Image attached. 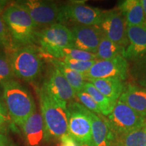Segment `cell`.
<instances>
[{
  "mask_svg": "<svg viewBox=\"0 0 146 146\" xmlns=\"http://www.w3.org/2000/svg\"><path fill=\"white\" fill-rule=\"evenodd\" d=\"M38 94L45 140L60 139L68 133V104L53 97L43 85L38 90Z\"/></svg>",
  "mask_w": 146,
  "mask_h": 146,
  "instance_id": "1",
  "label": "cell"
},
{
  "mask_svg": "<svg viewBox=\"0 0 146 146\" xmlns=\"http://www.w3.org/2000/svg\"><path fill=\"white\" fill-rule=\"evenodd\" d=\"M3 102L9 116L22 127L36 110L33 96L26 87L12 79L1 85Z\"/></svg>",
  "mask_w": 146,
  "mask_h": 146,
  "instance_id": "2",
  "label": "cell"
},
{
  "mask_svg": "<svg viewBox=\"0 0 146 146\" xmlns=\"http://www.w3.org/2000/svg\"><path fill=\"white\" fill-rule=\"evenodd\" d=\"M1 16L8 29L15 50L36 42L37 27L26 11L12 3Z\"/></svg>",
  "mask_w": 146,
  "mask_h": 146,
  "instance_id": "3",
  "label": "cell"
},
{
  "mask_svg": "<svg viewBox=\"0 0 146 146\" xmlns=\"http://www.w3.org/2000/svg\"><path fill=\"white\" fill-rule=\"evenodd\" d=\"M14 76L27 83L37 79L43 68L41 50L34 45L16 49L10 56Z\"/></svg>",
  "mask_w": 146,
  "mask_h": 146,
  "instance_id": "4",
  "label": "cell"
},
{
  "mask_svg": "<svg viewBox=\"0 0 146 146\" xmlns=\"http://www.w3.org/2000/svg\"><path fill=\"white\" fill-rule=\"evenodd\" d=\"M40 50L47 56L57 58L62 49L73 48V36L70 29L60 23L43 29L36 33Z\"/></svg>",
  "mask_w": 146,
  "mask_h": 146,
  "instance_id": "5",
  "label": "cell"
},
{
  "mask_svg": "<svg viewBox=\"0 0 146 146\" xmlns=\"http://www.w3.org/2000/svg\"><path fill=\"white\" fill-rule=\"evenodd\" d=\"M108 120L116 139H118L131 131L146 125L145 117L119 100L116 102L112 112L108 116Z\"/></svg>",
  "mask_w": 146,
  "mask_h": 146,
  "instance_id": "6",
  "label": "cell"
},
{
  "mask_svg": "<svg viewBox=\"0 0 146 146\" xmlns=\"http://www.w3.org/2000/svg\"><path fill=\"white\" fill-rule=\"evenodd\" d=\"M103 12L99 8L89 6L81 2L70 3L60 7L58 23L98 26Z\"/></svg>",
  "mask_w": 146,
  "mask_h": 146,
  "instance_id": "7",
  "label": "cell"
},
{
  "mask_svg": "<svg viewBox=\"0 0 146 146\" xmlns=\"http://www.w3.org/2000/svg\"><path fill=\"white\" fill-rule=\"evenodd\" d=\"M14 3L26 11L37 29H45L58 23L60 7L54 1L22 0L16 1Z\"/></svg>",
  "mask_w": 146,
  "mask_h": 146,
  "instance_id": "8",
  "label": "cell"
},
{
  "mask_svg": "<svg viewBox=\"0 0 146 146\" xmlns=\"http://www.w3.org/2000/svg\"><path fill=\"white\" fill-rule=\"evenodd\" d=\"M68 112V133L79 144L93 143L91 127L86 108L81 104L70 102L67 105Z\"/></svg>",
  "mask_w": 146,
  "mask_h": 146,
  "instance_id": "9",
  "label": "cell"
},
{
  "mask_svg": "<svg viewBox=\"0 0 146 146\" xmlns=\"http://www.w3.org/2000/svg\"><path fill=\"white\" fill-rule=\"evenodd\" d=\"M98 27L114 43L125 49L127 46V22L119 10L104 11Z\"/></svg>",
  "mask_w": 146,
  "mask_h": 146,
  "instance_id": "10",
  "label": "cell"
},
{
  "mask_svg": "<svg viewBox=\"0 0 146 146\" xmlns=\"http://www.w3.org/2000/svg\"><path fill=\"white\" fill-rule=\"evenodd\" d=\"M129 64L121 55L110 60H97L89 70L84 73L87 81L98 78H116L124 81L127 76Z\"/></svg>",
  "mask_w": 146,
  "mask_h": 146,
  "instance_id": "11",
  "label": "cell"
},
{
  "mask_svg": "<svg viewBox=\"0 0 146 146\" xmlns=\"http://www.w3.org/2000/svg\"><path fill=\"white\" fill-rule=\"evenodd\" d=\"M73 36V48L96 54L104 34L98 26L74 25L70 29Z\"/></svg>",
  "mask_w": 146,
  "mask_h": 146,
  "instance_id": "12",
  "label": "cell"
},
{
  "mask_svg": "<svg viewBox=\"0 0 146 146\" xmlns=\"http://www.w3.org/2000/svg\"><path fill=\"white\" fill-rule=\"evenodd\" d=\"M42 85L53 97L67 104L72 102L76 97L75 91L56 67L52 69Z\"/></svg>",
  "mask_w": 146,
  "mask_h": 146,
  "instance_id": "13",
  "label": "cell"
},
{
  "mask_svg": "<svg viewBox=\"0 0 146 146\" xmlns=\"http://www.w3.org/2000/svg\"><path fill=\"white\" fill-rule=\"evenodd\" d=\"M87 115L90 120L94 146H111L116 139L108 118L96 114L87 110Z\"/></svg>",
  "mask_w": 146,
  "mask_h": 146,
  "instance_id": "14",
  "label": "cell"
},
{
  "mask_svg": "<svg viewBox=\"0 0 146 146\" xmlns=\"http://www.w3.org/2000/svg\"><path fill=\"white\" fill-rule=\"evenodd\" d=\"M127 36L129 45L123 51V58L136 60L146 54V26H127Z\"/></svg>",
  "mask_w": 146,
  "mask_h": 146,
  "instance_id": "15",
  "label": "cell"
},
{
  "mask_svg": "<svg viewBox=\"0 0 146 146\" xmlns=\"http://www.w3.org/2000/svg\"><path fill=\"white\" fill-rule=\"evenodd\" d=\"M21 129L27 145L39 146L45 140L43 118L41 112L36 110L25 122Z\"/></svg>",
  "mask_w": 146,
  "mask_h": 146,
  "instance_id": "16",
  "label": "cell"
},
{
  "mask_svg": "<svg viewBox=\"0 0 146 146\" xmlns=\"http://www.w3.org/2000/svg\"><path fill=\"white\" fill-rule=\"evenodd\" d=\"M119 101L123 102L133 110L146 116V87L135 85H128L124 89Z\"/></svg>",
  "mask_w": 146,
  "mask_h": 146,
  "instance_id": "17",
  "label": "cell"
},
{
  "mask_svg": "<svg viewBox=\"0 0 146 146\" xmlns=\"http://www.w3.org/2000/svg\"><path fill=\"white\" fill-rule=\"evenodd\" d=\"M119 10L127 26H146V18L140 0H126L120 2Z\"/></svg>",
  "mask_w": 146,
  "mask_h": 146,
  "instance_id": "18",
  "label": "cell"
},
{
  "mask_svg": "<svg viewBox=\"0 0 146 146\" xmlns=\"http://www.w3.org/2000/svg\"><path fill=\"white\" fill-rule=\"evenodd\" d=\"M88 82L92 83L106 97L115 102L119 99L125 89L123 81L116 78L91 79Z\"/></svg>",
  "mask_w": 146,
  "mask_h": 146,
  "instance_id": "19",
  "label": "cell"
},
{
  "mask_svg": "<svg viewBox=\"0 0 146 146\" xmlns=\"http://www.w3.org/2000/svg\"><path fill=\"white\" fill-rule=\"evenodd\" d=\"M50 59L51 62H52L54 64V67L58 68L63 74L68 83L70 84L72 88L75 91L76 94L83 90L85 84L87 82L83 74L68 68L60 60L50 57Z\"/></svg>",
  "mask_w": 146,
  "mask_h": 146,
  "instance_id": "20",
  "label": "cell"
},
{
  "mask_svg": "<svg viewBox=\"0 0 146 146\" xmlns=\"http://www.w3.org/2000/svg\"><path fill=\"white\" fill-rule=\"evenodd\" d=\"M83 91L90 95L91 98L94 100V101L100 107L102 115L108 116L109 114H110L114 109L116 102L111 100L106 97L104 95L100 92L90 82L87 81L85 83Z\"/></svg>",
  "mask_w": 146,
  "mask_h": 146,
  "instance_id": "21",
  "label": "cell"
},
{
  "mask_svg": "<svg viewBox=\"0 0 146 146\" xmlns=\"http://www.w3.org/2000/svg\"><path fill=\"white\" fill-rule=\"evenodd\" d=\"M125 48L109 39L105 35L100 41L96 55L98 60H110L123 54Z\"/></svg>",
  "mask_w": 146,
  "mask_h": 146,
  "instance_id": "22",
  "label": "cell"
},
{
  "mask_svg": "<svg viewBox=\"0 0 146 146\" xmlns=\"http://www.w3.org/2000/svg\"><path fill=\"white\" fill-rule=\"evenodd\" d=\"M119 140L123 146H146V125L125 135Z\"/></svg>",
  "mask_w": 146,
  "mask_h": 146,
  "instance_id": "23",
  "label": "cell"
},
{
  "mask_svg": "<svg viewBox=\"0 0 146 146\" xmlns=\"http://www.w3.org/2000/svg\"><path fill=\"white\" fill-rule=\"evenodd\" d=\"M68 58L80 61H91L98 60L97 55L75 48H64L60 50L56 59Z\"/></svg>",
  "mask_w": 146,
  "mask_h": 146,
  "instance_id": "24",
  "label": "cell"
},
{
  "mask_svg": "<svg viewBox=\"0 0 146 146\" xmlns=\"http://www.w3.org/2000/svg\"><path fill=\"white\" fill-rule=\"evenodd\" d=\"M14 76L10 58L7 54L0 53V85L14 79Z\"/></svg>",
  "mask_w": 146,
  "mask_h": 146,
  "instance_id": "25",
  "label": "cell"
},
{
  "mask_svg": "<svg viewBox=\"0 0 146 146\" xmlns=\"http://www.w3.org/2000/svg\"><path fill=\"white\" fill-rule=\"evenodd\" d=\"M132 74L139 83L146 87V54L135 60L132 68Z\"/></svg>",
  "mask_w": 146,
  "mask_h": 146,
  "instance_id": "26",
  "label": "cell"
},
{
  "mask_svg": "<svg viewBox=\"0 0 146 146\" xmlns=\"http://www.w3.org/2000/svg\"><path fill=\"white\" fill-rule=\"evenodd\" d=\"M0 48L4 50L5 53L9 54L10 56L15 50L10 33L1 16H0Z\"/></svg>",
  "mask_w": 146,
  "mask_h": 146,
  "instance_id": "27",
  "label": "cell"
},
{
  "mask_svg": "<svg viewBox=\"0 0 146 146\" xmlns=\"http://www.w3.org/2000/svg\"><path fill=\"white\" fill-rule=\"evenodd\" d=\"M60 61H62L64 64L69 68L75 70L76 72H81L84 74L87 72L94 64L96 60H91V61H80V60H73L68 58H60Z\"/></svg>",
  "mask_w": 146,
  "mask_h": 146,
  "instance_id": "28",
  "label": "cell"
},
{
  "mask_svg": "<svg viewBox=\"0 0 146 146\" xmlns=\"http://www.w3.org/2000/svg\"><path fill=\"white\" fill-rule=\"evenodd\" d=\"M76 98L78 101L81 103L84 107L86 108L88 110L95 113L96 114H102L100 107L94 101V100L87 92L84 91H81L76 94Z\"/></svg>",
  "mask_w": 146,
  "mask_h": 146,
  "instance_id": "29",
  "label": "cell"
},
{
  "mask_svg": "<svg viewBox=\"0 0 146 146\" xmlns=\"http://www.w3.org/2000/svg\"><path fill=\"white\" fill-rule=\"evenodd\" d=\"M58 146H79V143L67 133L61 137L60 139V143Z\"/></svg>",
  "mask_w": 146,
  "mask_h": 146,
  "instance_id": "30",
  "label": "cell"
},
{
  "mask_svg": "<svg viewBox=\"0 0 146 146\" xmlns=\"http://www.w3.org/2000/svg\"><path fill=\"white\" fill-rule=\"evenodd\" d=\"M8 113L7 112L5 105L0 100V127L4 125L8 119Z\"/></svg>",
  "mask_w": 146,
  "mask_h": 146,
  "instance_id": "31",
  "label": "cell"
},
{
  "mask_svg": "<svg viewBox=\"0 0 146 146\" xmlns=\"http://www.w3.org/2000/svg\"><path fill=\"white\" fill-rule=\"evenodd\" d=\"M10 1H6V0H0V15L3 14L5 8L8 6Z\"/></svg>",
  "mask_w": 146,
  "mask_h": 146,
  "instance_id": "32",
  "label": "cell"
},
{
  "mask_svg": "<svg viewBox=\"0 0 146 146\" xmlns=\"http://www.w3.org/2000/svg\"><path fill=\"white\" fill-rule=\"evenodd\" d=\"M9 144L8 139L5 135L0 133V146H8Z\"/></svg>",
  "mask_w": 146,
  "mask_h": 146,
  "instance_id": "33",
  "label": "cell"
},
{
  "mask_svg": "<svg viewBox=\"0 0 146 146\" xmlns=\"http://www.w3.org/2000/svg\"><path fill=\"white\" fill-rule=\"evenodd\" d=\"M141 3L142 7H143V9L144 14H145V16L146 18V0H141Z\"/></svg>",
  "mask_w": 146,
  "mask_h": 146,
  "instance_id": "34",
  "label": "cell"
},
{
  "mask_svg": "<svg viewBox=\"0 0 146 146\" xmlns=\"http://www.w3.org/2000/svg\"><path fill=\"white\" fill-rule=\"evenodd\" d=\"M79 146H94L93 143H81L79 144Z\"/></svg>",
  "mask_w": 146,
  "mask_h": 146,
  "instance_id": "35",
  "label": "cell"
},
{
  "mask_svg": "<svg viewBox=\"0 0 146 146\" xmlns=\"http://www.w3.org/2000/svg\"><path fill=\"white\" fill-rule=\"evenodd\" d=\"M8 146H18L17 145H16V144H14V143H9V144H8Z\"/></svg>",
  "mask_w": 146,
  "mask_h": 146,
  "instance_id": "36",
  "label": "cell"
}]
</instances>
